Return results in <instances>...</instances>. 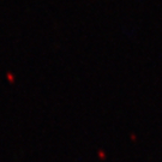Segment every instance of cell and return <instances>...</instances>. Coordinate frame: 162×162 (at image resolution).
<instances>
[{"label":"cell","mask_w":162,"mask_h":162,"mask_svg":"<svg viewBox=\"0 0 162 162\" xmlns=\"http://www.w3.org/2000/svg\"><path fill=\"white\" fill-rule=\"evenodd\" d=\"M97 155H99V158H100V160H105V158H106V152H105V151H101V150H100Z\"/></svg>","instance_id":"6da1fadb"}]
</instances>
